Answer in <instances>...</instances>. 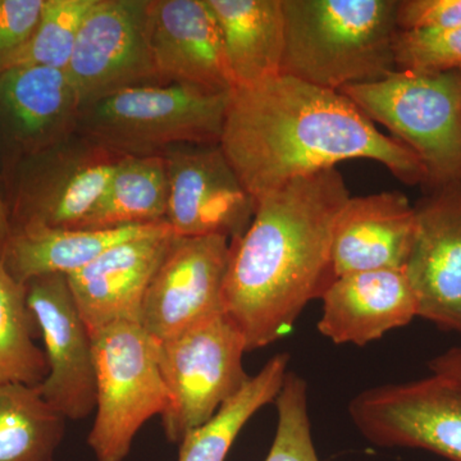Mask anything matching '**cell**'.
Instances as JSON below:
<instances>
[{"label":"cell","instance_id":"cell-10","mask_svg":"<svg viewBox=\"0 0 461 461\" xmlns=\"http://www.w3.org/2000/svg\"><path fill=\"white\" fill-rule=\"evenodd\" d=\"M168 211L176 236L240 238L256 214L257 200L230 166L220 144H184L167 149Z\"/></svg>","mask_w":461,"mask_h":461},{"label":"cell","instance_id":"cell-7","mask_svg":"<svg viewBox=\"0 0 461 461\" xmlns=\"http://www.w3.org/2000/svg\"><path fill=\"white\" fill-rule=\"evenodd\" d=\"M156 344L169 397L160 417L163 430L169 442L180 444L187 432L211 420L250 379L242 364L247 342L222 313Z\"/></svg>","mask_w":461,"mask_h":461},{"label":"cell","instance_id":"cell-15","mask_svg":"<svg viewBox=\"0 0 461 461\" xmlns=\"http://www.w3.org/2000/svg\"><path fill=\"white\" fill-rule=\"evenodd\" d=\"M175 236L168 223H158L67 276L90 333L121 321L140 323L145 294Z\"/></svg>","mask_w":461,"mask_h":461},{"label":"cell","instance_id":"cell-23","mask_svg":"<svg viewBox=\"0 0 461 461\" xmlns=\"http://www.w3.org/2000/svg\"><path fill=\"white\" fill-rule=\"evenodd\" d=\"M290 355L271 357L258 375L218 409L211 420L191 429L180 442L178 461H224L245 424L267 403L275 402L288 373Z\"/></svg>","mask_w":461,"mask_h":461},{"label":"cell","instance_id":"cell-29","mask_svg":"<svg viewBox=\"0 0 461 461\" xmlns=\"http://www.w3.org/2000/svg\"><path fill=\"white\" fill-rule=\"evenodd\" d=\"M44 0H0V74L32 38Z\"/></svg>","mask_w":461,"mask_h":461},{"label":"cell","instance_id":"cell-30","mask_svg":"<svg viewBox=\"0 0 461 461\" xmlns=\"http://www.w3.org/2000/svg\"><path fill=\"white\" fill-rule=\"evenodd\" d=\"M399 32H442L461 26V0H397Z\"/></svg>","mask_w":461,"mask_h":461},{"label":"cell","instance_id":"cell-20","mask_svg":"<svg viewBox=\"0 0 461 461\" xmlns=\"http://www.w3.org/2000/svg\"><path fill=\"white\" fill-rule=\"evenodd\" d=\"M156 224L111 230L62 229L36 223L12 226L0 263L23 286L41 276H69L107 249L142 235Z\"/></svg>","mask_w":461,"mask_h":461},{"label":"cell","instance_id":"cell-32","mask_svg":"<svg viewBox=\"0 0 461 461\" xmlns=\"http://www.w3.org/2000/svg\"><path fill=\"white\" fill-rule=\"evenodd\" d=\"M11 232V224H9L7 212H5V204L0 198V257H2L3 249Z\"/></svg>","mask_w":461,"mask_h":461},{"label":"cell","instance_id":"cell-18","mask_svg":"<svg viewBox=\"0 0 461 461\" xmlns=\"http://www.w3.org/2000/svg\"><path fill=\"white\" fill-rule=\"evenodd\" d=\"M414 230V205L399 191L348 199L333 229V280L348 273L403 269Z\"/></svg>","mask_w":461,"mask_h":461},{"label":"cell","instance_id":"cell-13","mask_svg":"<svg viewBox=\"0 0 461 461\" xmlns=\"http://www.w3.org/2000/svg\"><path fill=\"white\" fill-rule=\"evenodd\" d=\"M25 287L27 305L44 339L48 363V375L39 390L66 420H86L96 408L93 338L67 276H41Z\"/></svg>","mask_w":461,"mask_h":461},{"label":"cell","instance_id":"cell-28","mask_svg":"<svg viewBox=\"0 0 461 461\" xmlns=\"http://www.w3.org/2000/svg\"><path fill=\"white\" fill-rule=\"evenodd\" d=\"M396 68L420 74H461V26L442 32H397Z\"/></svg>","mask_w":461,"mask_h":461},{"label":"cell","instance_id":"cell-14","mask_svg":"<svg viewBox=\"0 0 461 461\" xmlns=\"http://www.w3.org/2000/svg\"><path fill=\"white\" fill-rule=\"evenodd\" d=\"M414 213L402 271L417 296L418 317L461 336V182L427 189Z\"/></svg>","mask_w":461,"mask_h":461},{"label":"cell","instance_id":"cell-9","mask_svg":"<svg viewBox=\"0 0 461 461\" xmlns=\"http://www.w3.org/2000/svg\"><path fill=\"white\" fill-rule=\"evenodd\" d=\"M148 3L94 2L66 69L81 105L131 87L167 85L151 57Z\"/></svg>","mask_w":461,"mask_h":461},{"label":"cell","instance_id":"cell-26","mask_svg":"<svg viewBox=\"0 0 461 461\" xmlns=\"http://www.w3.org/2000/svg\"><path fill=\"white\" fill-rule=\"evenodd\" d=\"M94 2L95 0H44L35 32L8 69L18 66L67 69L84 18Z\"/></svg>","mask_w":461,"mask_h":461},{"label":"cell","instance_id":"cell-1","mask_svg":"<svg viewBox=\"0 0 461 461\" xmlns=\"http://www.w3.org/2000/svg\"><path fill=\"white\" fill-rule=\"evenodd\" d=\"M220 145L256 200L354 159L381 163L406 185L429 182L420 158L353 100L286 75L232 91Z\"/></svg>","mask_w":461,"mask_h":461},{"label":"cell","instance_id":"cell-17","mask_svg":"<svg viewBox=\"0 0 461 461\" xmlns=\"http://www.w3.org/2000/svg\"><path fill=\"white\" fill-rule=\"evenodd\" d=\"M318 330L333 344L366 346L418 317V300L402 269L348 273L321 296Z\"/></svg>","mask_w":461,"mask_h":461},{"label":"cell","instance_id":"cell-5","mask_svg":"<svg viewBox=\"0 0 461 461\" xmlns=\"http://www.w3.org/2000/svg\"><path fill=\"white\" fill-rule=\"evenodd\" d=\"M339 93L415 154L429 175L426 189L461 182V74L396 69L375 83Z\"/></svg>","mask_w":461,"mask_h":461},{"label":"cell","instance_id":"cell-19","mask_svg":"<svg viewBox=\"0 0 461 461\" xmlns=\"http://www.w3.org/2000/svg\"><path fill=\"white\" fill-rule=\"evenodd\" d=\"M80 107L66 69L18 66L0 74V124L27 156L75 135Z\"/></svg>","mask_w":461,"mask_h":461},{"label":"cell","instance_id":"cell-11","mask_svg":"<svg viewBox=\"0 0 461 461\" xmlns=\"http://www.w3.org/2000/svg\"><path fill=\"white\" fill-rule=\"evenodd\" d=\"M121 158L78 133L32 154L21 173L14 226L78 229L98 204Z\"/></svg>","mask_w":461,"mask_h":461},{"label":"cell","instance_id":"cell-22","mask_svg":"<svg viewBox=\"0 0 461 461\" xmlns=\"http://www.w3.org/2000/svg\"><path fill=\"white\" fill-rule=\"evenodd\" d=\"M168 196L165 158L122 157L98 204L78 229L111 230L166 222Z\"/></svg>","mask_w":461,"mask_h":461},{"label":"cell","instance_id":"cell-31","mask_svg":"<svg viewBox=\"0 0 461 461\" xmlns=\"http://www.w3.org/2000/svg\"><path fill=\"white\" fill-rule=\"evenodd\" d=\"M430 371L438 375H450L461 381V348H455L447 353L435 357L429 364Z\"/></svg>","mask_w":461,"mask_h":461},{"label":"cell","instance_id":"cell-24","mask_svg":"<svg viewBox=\"0 0 461 461\" xmlns=\"http://www.w3.org/2000/svg\"><path fill=\"white\" fill-rule=\"evenodd\" d=\"M65 429L39 386L0 384V461H54Z\"/></svg>","mask_w":461,"mask_h":461},{"label":"cell","instance_id":"cell-3","mask_svg":"<svg viewBox=\"0 0 461 461\" xmlns=\"http://www.w3.org/2000/svg\"><path fill=\"white\" fill-rule=\"evenodd\" d=\"M281 75L341 91L396 71L397 0H282Z\"/></svg>","mask_w":461,"mask_h":461},{"label":"cell","instance_id":"cell-27","mask_svg":"<svg viewBox=\"0 0 461 461\" xmlns=\"http://www.w3.org/2000/svg\"><path fill=\"white\" fill-rule=\"evenodd\" d=\"M275 402L277 429L271 450L264 461H320L312 436L305 379L288 371Z\"/></svg>","mask_w":461,"mask_h":461},{"label":"cell","instance_id":"cell-25","mask_svg":"<svg viewBox=\"0 0 461 461\" xmlns=\"http://www.w3.org/2000/svg\"><path fill=\"white\" fill-rule=\"evenodd\" d=\"M36 330L26 287L0 263V384L39 386L47 378V357L35 344Z\"/></svg>","mask_w":461,"mask_h":461},{"label":"cell","instance_id":"cell-21","mask_svg":"<svg viewBox=\"0 0 461 461\" xmlns=\"http://www.w3.org/2000/svg\"><path fill=\"white\" fill-rule=\"evenodd\" d=\"M213 12L236 89L281 75L285 27L282 0H206Z\"/></svg>","mask_w":461,"mask_h":461},{"label":"cell","instance_id":"cell-12","mask_svg":"<svg viewBox=\"0 0 461 461\" xmlns=\"http://www.w3.org/2000/svg\"><path fill=\"white\" fill-rule=\"evenodd\" d=\"M230 254V241L223 236H175L141 306L140 326L154 341L224 313Z\"/></svg>","mask_w":461,"mask_h":461},{"label":"cell","instance_id":"cell-8","mask_svg":"<svg viewBox=\"0 0 461 461\" xmlns=\"http://www.w3.org/2000/svg\"><path fill=\"white\" fill-rule=\"evenodd\" d=\"M355 427L381 447L420 448L461 461V381L433 373L368 388L348 403Z\"/></svg>","mask_w":461,"mask_h":461},{"label":"cell","instance_id":"cell-4","mask_svg":"<svg viewBox=\"0 0 461 461\" xmlns=\"http://www.w3.org/2000/svg\"><path fill=\"white\" fill-rule=\"evenodd\" d=\"M230 94L180 84L117 91L81 105L76 133L121 157L220 144Z\"/></svg>","mask_w":461,"mask_h":461},{"label":"cell","instance_id":"cell-2","mask_svg":"<svg viewBox=\"0 0 461 461\" xmlns=\"http://www.w3.org/2000/svg\"><path fill=\"white\" fill-rule=\"evenodd\" d=\"M336 168L287 182L257 200L248 230L230 241L224 314L249 351L290 332L333 281L330 248L339 211L350 199Z\"/></svg>","mask_w":461,"mask_h":461},{"label":"cell","instance_id":"cell-16","mask_svg":"<svg viewBox=\"0 0 461 461\" xmlns=\"http://www.w3.org/2000/svg\"><path fill=\"white\" fill-rule=\"evenodd\" d=\"M148 38L163 83L211 93L236 89L222 33L206 0H149Z\"/></svg>","mask_w":461,"mask_h":461},{"label":"cell","instance_id":"cell-6","mask_svg":"<svg viewBox=\"0 0 461 461\" xmlns=\"http://www.w3.org/2000/svg\"><path fill=\"white\" fill-rule=\"evenodd\" d=\"M91 338L96 414L87 444L98 461H123L141 427L168 406L157 344L135 321L112 324Z\"/></svg>","mask_w":461,"mask_h":461}]
</instances>
